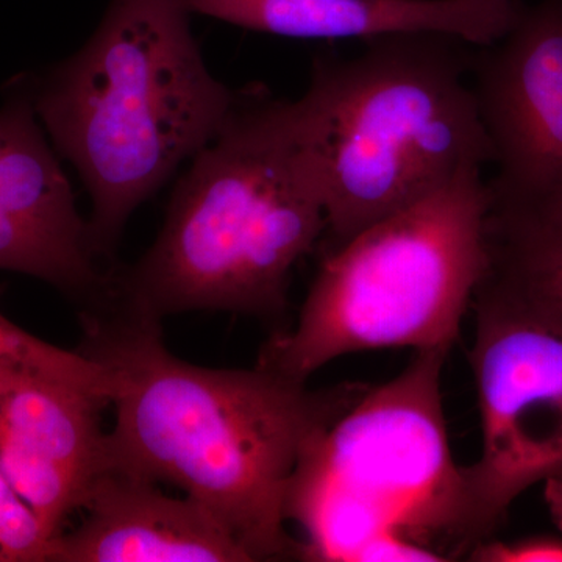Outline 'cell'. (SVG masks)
<instances>
[{
  "label": "cell",
  "mask_w": 562,
  "mask_h": 562,
  "mask_svg": "<svg viewBox=\"0 0 562 562\" xmlns=\"http://www.w3.org/2000/svg\"><path fill=\"white\" fill-rule=\"evenodd\" d=\"M79 319V351L113 382L109 469L180 487L216 516L251 561L302 558V543L286 528L295 473L368 386L313 391L258 364H191L166 347L161 321L117 299Z\"/></svg>",
  "instance_id": "cell-1"
},
{
  "label": "cell",
  "mask_w": 562,
  "mask_h": 562,
  "mask_svg": "<svg viewBox=\"0 0 562 562\" xmlns=\"http://www.w3.org/2000/svg\"><path fill=\"white\" fill-rule=\"evenodd\" d=\"M325 231L294 101L238 91L177 181L157 239L135 265L116 266V297L158 321L206 310L280 321L292 269Z\"/></svg>",
  "instance_id": "cell-2"
},
{
  "label": "cell",
  "mask_w": 562,
  "mask_h": 562,
  "mask_svg": "<svg viewBox=\"0 0 562 562\" xmlns=\"http://www.w3.org/2000/svg\"><path fill=\"white\" fill-rule=\"evenodd\" d=\"M184 0H110L32 106L91 199L92 246L114 265L132 214L222 127L238 91L214 79Z\"/></svg>",
  "instance_id": "cell-3"
},
{
  "label": "cell",
  "mask_w": 562,
  "mask_h": 562,
  "mask_svg": "<svg viewBox=\"0 0 562 562\" xmlns=\"http://www.w3.org/2000/svg\"><path fill=\"white\" fill-rule=\"evenodd\" d=\"M471 44L406 33L351 58L317 57L294 101L319 177L333 247L492 165L471 80Z\"/></svg>",
  "instance_id": "cell-4"
},
{
  "label": "cell",
  "mask_w": 562,
  "mask_h": 562,
  "mask_svg": "<svg viewBox=\"0 0 562 562\" xmlns=\"http://www.w3.org/2000/svg\"><path fill=\"white\" fill-rule=\"evenodd\" d=\"M490 188L482 168L333 247L299 319L257 364L306 383L346 355L452 350L486 268Z\"/></svg>",
  "instance_id": "cell-5"
},
{
  "label": "cell",
  "mask_w": 562,
  "mask_h": 562,
  "mask_svg": "<svg viewBox=\"0 0 562 562\" xmlns=\"http://www.w3.org/2000/svg\"><path fill=\"white\" fill-rule=\"evenodd\" d=\"M449 350L416 351L408 368L369 387L322 432L292 483L288 520L302 525L310 561H355L380 536L395 535L443 558L482 542L464 465L447 438L441 397Z\"/></svg>",
  "instance_id": "cell-6"
},
{
  "label": "cell",
  "mask_w": 562,
  "mask_h": 562,
  "mask_svg": "<svg viewBox=\"0 0 562 562\" xmlns=\"http://www.w3.org/2000/svg\"><path fill=\"white\" fill-rule=\"evenodd\" d=\"M471 306L482 453L464 473L484 542L520 495L562 475V321L484 284Z\"/></svg>",
  "instance_id": "cell-7"
},
{
  "label": "cell",
  "mask_w": 562,
  "mask_h": 562,
  "mask_svg": "<svg viewBox=\"0 0 562 562\" xmlns=\"http://www.w3.org/2000/svg\"><path fill=\"white\" fill-rule=\"evenodd\" d=\"M471 80L492 147V190L562 187V0L522 7L502 38L472 52Z\"/></svg>",
  "instance_id": "cell-8"
},
{
  "label": "cell",
  "mask_w": 562,
  "mask_h": 562,
  "mask_svg": "<svg viewBox=\"0 0 562 562\" xmlns=\"http://www.w3.org/2000/svg\"><path fill=\"white\" fill-rule=\"evenodd\" d=\"M105 405L58 373L0 360V471L52 539L109 469Z\"/></svg>",
  "instance_id": "cell-9"
},
{
  "label": "cell",
  "mask_w": 562,
  "mask_h": 562,
  "mask_svg": "<svg viewBox=\"0 0 562 562\" xmlns=\"http://www.w3.org/2000/svg\"><path fill=\"white\" fill-rule=\"evenodd\" d=\"M116 266L92 246L90 224L29 99L0 155V269L54 284L80 313L113 295Z\"/></svg>",
  "instance_id": "cell-10"
},
{
  "label": "cell",
  "mask_w": 562,
  "mask_h": 562,
  "mask_svg": "<svg viewBox=\"0 0 562 562\" xmlns=\"http://www.w3.org/2000/svg\"><path fill=\"white\" fill-rule=\"evenodd\" d=\"M87 517L50 547V562H251L201 503L106 469L92 484Z\"/></svg>",
  "instance_id": "cell-11"
},
{
  "label": "cell",
  "mask_w": 562,
  "mask_h": 562,
  "mask_svg": "<svg viewBox=\"0 0 562 562\" xmlns=\"http://www.w3.org/2000/svg\"><path fill=\"white\" fill-rule=\"evenodd\" d=\"M191 13L295 40L436 33L483 47L502 38L522 0H184Z\"/></svg>",
  "instance_id": "cell-12"
},
{
  "label": "cell",
  "mask_w": 562,
  "mask_h": 562,
  "mask_svg": "<svg viewBox=\"0 0 562 562\" xmlns=\"http://www.w3.org/2000/svg\"><path fill=\"white\" fill-rule=\"evenodd\" d=\"M484 243L480 284L562 321V187L536 192L490 188Z\"/></svg>",
  "instance_id": "cell-13"
},
{
  "label": "cell",
  "mask_w": 562,
  "mask_h": 562,
  "mask_svg": "<svg viewBox=\"0 0 562 562\" xmlns=\"http://www.w3.org/2000/svg\"><path fill=\"white\" fill-rule=\"evenodd\" d=\"M0 360L31 362L47 371L65 376L69 382L83 386L99 397L111 401L113 382L102 364L81 351H69L41 341L7 319L0 312Z\"/></svg>",
  "instance_id": "cell-14"
},
{
  "label": "cell",
  "mask_w": 562,
  "mask_h": 562,
  "mask_svg": "<svg viewBox=\"0 0 562 562\" xmlns=\"http://www.w3.org/2000/svg\"><path fill=\"white\" fill-rule=\"evenodd\" d=\"M52 541L31 506L0 471V562L49 561Z\"/></svg>",
  "instance_id": "cell-15"
},
{
  "label": "cell",
  "mask_w": 562,
  "mask_h": 562,
  "mask_svg": "<svg viewBox=\"0 0 562 562\" xmlns=\"http://www.w3.org/2000/svg\"><path fill=\"white\" fill-rule=\"evenodd\" d=\"M476 562H562V536H528L514 541H484L469 553Z\"/></svg>",
  "instance_id": "cell-16"
},
{
  "label": "cell",
  "mask_w": 562,
  "mask_h": 562,
  "mask_svg": "<svg viewBox=\"0 0 562 562\" xmlns=\"http://www.w3.org/2000/svg\"><path fill=\"white\" fill-rule=\"evenodd\" d=\"M27 103L29 98H16L9 105H5V109L0 111V155L5 150L7 144L10 143L14 128H16L21 114L24 113Z\"/></svg>",
  "instance_id": "cell-17"
},
{
  "label": "cell",
  "mask_w": 562,
  "mask_h": 562,
  "mask_svg": "<svg viewBox=\"0 0 562 562\" xmlns=\"http://www.w3.org/2000/svg\"><path fill=\"white\" fill-rule=\"evenodd\" d=\"M543 501L550 519L562 535V475L543 483Z\"/></svg>",
  "instance_id": "cell-18"
}]
</instances>
